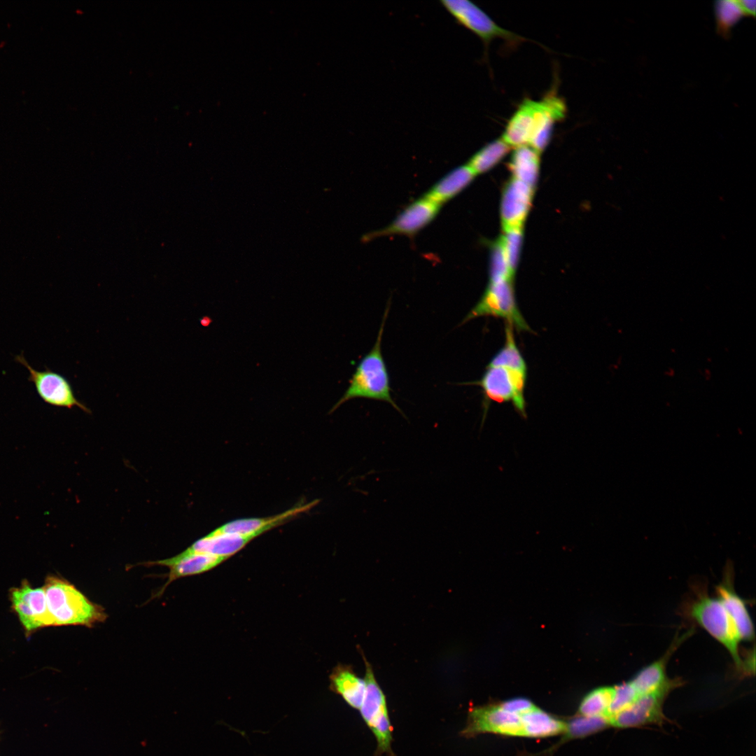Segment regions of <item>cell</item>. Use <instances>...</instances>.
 Wrapping results in <instances>:
<instances>
[{"instance_id": "1", "label": "cell", "mask_w": 756, "mask_h": 756, "mask_svg": "<svg viewBox=\"0 0 756 756\" xmlns=\"http://www.w3.org/2000/svg\"><path fill=\"white\" fill-rule=\"evenodd\" d=\"M566 112L565 101L554 91L540 100L526 97L510 118L501 138L511 148L529 146L540 153Z\"/></svg>"}, {"instance_id": "2", "label": "cell", "mask_w": 756, "mask_h": 756, "mask_svg": "<svg viewBox=\"0 0 756 756\" xmlns=\"http://www.w3.org/2000/svg\"><path fill=\"white\" fill-rule=\"evenodd\" d=\"M388 311L389 303L385 309L374 346L358 363L347 389L330 413L349 400L365 398L387 402L405 417L391 395L389 374L382 353V336Z\"/></svg>"}, {"instance_id": "3", "label": "cell", "mask_w": 756, "mask_h": 756, "mask_svg": "<svg viewBox=\"0 0 756 756\" xmlns=\"http://www.w3.org/2000/svg\"><path fill=\"white\" fill-rule=\"evenodd\" d=\"M53 626L83 625L92 627L104 622L107 615L100 605L92 603L66 580L50 575L43 587Z\"/></svg>"}, {"instance_id": "4", "label": "cell", "mask_w": 756, "mask_h": 756, "mask_svg": "<svg viewBox=\"0 0 756 756\" xmlns=\"http://www.w3.org/2000/svg\"><path fill=\"white\" fill-rule=\"evenodd\" d=\"M689 616L716 639L729 652L736 667L748 674L738 645L741 640L733 620L718 598H710L705 590H698L689 606Z\"/></svg>"}, {"instance_id": "5", "label": "cell", "mask_w": 756, "mask_h": 756, "mask_svg": "<svg viewBox=\"0 0 756 756\" xmlns=\"http://www.w3.org/2000/svg\"><path fill=\"white\" fill-rule=\"evenodd\" d=\"M527 380V368H519L505 365H491L486 367L481 379L471 383L481 387L487 404L511 402L515 410L526 416L524 390Z\"/></svg>"}, {"instance_id": "6", "label": "cell", "mask_w": 756, "mask_h": 756, "mask_svg": "<svg viewBox=\"0 0 756 756\" xmlns=\"http://www.w3.org/2000/svg\"><path fill=\"white\" fill-rule=\"evenodd\" d=\"M366 690L360 708L361 717L377 741L376 755L395 756L392 750L393 727L385 694L379 687L370 664L364 657Z\"/></svg>"}, {"instance_id": "7", "label": "cell", "mask_w": 756, "mask_h": 756, "mask_svg": "<svg viewBox=\"0 0 756 756\" xmlns=\"http://www.w3.org/2000/svg\"><path fill=\"white\" fill-rule=\"evenodd\" d=\"M481 316L501 318L519 332L531 331L517 306L512 279L489 281L481 298L461 324Z\"/></svg>"}, {"instance_id": "8", "label": "cell", "mask_w": 756, "mask_h": 756, "mask_svg": "<svg viewBox=\"0 0 756 756\" xmlns=\"http://www.w3.org/2000/svg\"><path fill=\"white\" fill-rule=\"evenodd\" d=\"M442 7L456 23L478 36L487 49L491 41L500 38L515 46L525 41L521 36L497 24L477 5L468 0H442Z\"/></svg>"}, {"instance_id": "9", "label": "cell", "mask_w": 756, "mask_h": 756, "mask_svg": "<svg viewBox=\"0 0 756 756\" xmlns=\"http://www.w3.org/2000/svg\"><path fill=\"white\" fill-rule=\"evenodd\" d=\"M682 685L678 678L654 692L642 694L624 710L608 719L610 725L618 728L636 727L648 724H661L666 718L663 713V704L668 694Z\"/></svg>"}, {"instance_id": "10", "label": "cell", "mask_w": 756, "mask_h": 756, "mask_svg": "<svg viewBox=\"0 0 756 756\" xmlns=\"http://www.w3.org/2000/svg\"><path fill=\"white\" fill-rule=\"evenodd\" d=\"M9 598L11 608L27 634L53 626L43 587L34 588L24 580L19 587L10 589Z\"/></svg>"}, {"instance_id": "11", "label": "cell", "mask_w": 756, "mask_h": 756, "mask_svg": "<svg viewBox=\"0 0 756 756\" xmlns=\"http://www.w3.org/2000/svg\"><path fill=\"white\" fill-rule=\"evenodd\" d=\"M15 360L27 369L28 380L34 384L37 394L44 402L69 409L78 407L84 412L91 413L90 410L76 398L71 385L64 376L49 369L35 370L22 354L17 356Z\"/></svg>"}, {"instance_id": "12", "label": "cell", "mask_w": 756, "mask_h": 756, "mask_svg": "<svg viewBox=\"0 0 756 756\" xmlns=\"http://www.w3.org/2000/svg\"><path fill=\"white\" fill-rule=\"evenodd\" d=\"M524 736L522 715L504 710L500 705L477 707L468 713L465 727L461 732L465 737L482 733Z\"/></svg>"}, {"instance_id": "13", "label": "cell", "mask_w": 756, "mask_h": 756, "mask_svg": "<svg viewBox=\"0 0 756 756\" xmlns=\"http://www.w3.org/2000/svg\"><path fill=\"white\" fill-rule=\"evenodd\" d=\"M440 207L423 196L405 207L389 225L364 235V241L394 234L414 236L436 217Z\"/></svg>"}, {"instance_id": "14", "label": "cell", "mask_w": 756, "mask_h": 756, "mask_svg": "<svg viewBox=\"0 0 756 756\" xmlns=\"http://www.w3.org/2000/svg\"><path fill=\"white\" fill-rule=\"evenodd\" d=\"M225 559H227L186 549L173 557L163 560L148 561L144 564L164 566L169 568L168 580L159 593L162 594L166 587L175 580L208 571Z\"/></svg>"}, {"instance_id": "15", "label": "cell", "mask_w": 756, "mask_h": 756, "mask_svg": "<svg viewBox=\"0 0 756 756\" xmlns=\"http://www.w3.org/2000/svg\"><path fill=\"white\" fill-rule=\"evenodd\" d=\"M318 501V500H314L272 517L233 520L220 526L214 531L237 534L254 539L260 534L284 524L301 513L307 512L314 507Z\"/></svg>"}, {"instance_id": "16", "label": "cell", "mask_w": 756, "mask_h": 756, "mask_svg": "<svg viewBox=\"0 0 756 756\" xmlns=\"http://www.w3.org/2000/svg\"><path fill=\"white\" fill-rule=\"evenodd\" d=\"M532 190V187L515 178L506 186L500 206L504 230L521 227L531 205Z\"/></svg>"}, {"instance_id": "17", "label": "cell", "mask_w": 756, "mask_h": 756, "mask_svg": "<svg viewBox=\"0 0 756 756\" xmlns=\"http://www.w3.org/2000/svg\"><path fill=\"white\" fill-rule=\"evenodd\" d=\"M727 577V580L716 588L718 598L733 620L741 640H751L754 638V628L745 601L735 592L729 578Z\"/></svg>"}, {"instance_id": "18", "label": "cell", "mask_w": 756, "mask_h": 756, "mask_svg": "<svg viewBox=\"0 0 756 756\" xmlns=\"http://www.w3.org/2000/svg\"><path fill=\"white\" fill-rule=\"evenodd\" d=\"M475 175L467 164L459 166L434 184L424 197L442 206L466 188Z\"/></svg>"}, {"instance_id": "19", "label": "cell", "mask_w": 756, "mask_h": 756, "mask_svg": "<svg viewBox=\"0 0 756 756\" xmlns=\"http://www.w3.org/2000/svg\"><path fill=\"white\" fill-rule=\"evenodd\" d=\"M330 689L340 695L351 708L360 709L366 690L365 679L358 677L349 666H337L330 676Z\"/></svg>"}, {"instance_id": "20", "label": "cell", "mask_w": 756, "mask_h": 756, "mask_svg": "<svg viewBox=\"0 0 756 756\" xmlns=\"http://www.w3.org/2000/svg\"><path fill=\"white\" fill-rule=\"evenodd\" d=\"M253 539L251 537L213 531L195 542L188 550L227 559Z\"/></svg>"}, {"instance_id": "21", "label": "cell", "mask_w": 756, "mask_h": 756, "mask_svg": "<svg viewBox=\"0 0 756 756\" xmlns=\"http://www.w3.org/2000/svg\"><path fill=\"white\" fill-rule=\"evenodd\" d=\"M676 649L671 645L659 659L640 669L630 680L638 695L654 692L670 682L666 674V663Z\"/></svg>"}, {"instance_id": "22", "label": "cell", "mask_w": 756, "mask_h": 756, "mask_svg": "<svg viewBox=\"0 0 756 756\" xmlns=\"http://www.w3.org/2000/svg\"><path fill=\"white\" fill-rule=\"evenodd\" d=\"M540 153L529 146L514 148L510 161V169L514 178L529 186L535 185L538 170Z\"/></svg>"}, {"instance_id": "23", "label": "cell", "mask_w": 756, "mask_h": 756, "mask_svg": "<svg viewBox=\"0 0 756 756\" xmlns=\"http://www.w3.org/2000/svg\"><path fill=\"white\" fill-rule=\"evenodd\" d=\"M524 736L545 737L566 731V724L535 707L522 714Z\"/></svg>"}, {"instance_id": "24", "label": "cell", "mask_w": 756, "mask_h": 756, "mask_svg": "<svg viewBox=\"0 0 756 756\" xmlns=\"http://www.w3.org/2000/svg\"><path fill=\"white\" fill-rule=\"evenodd\" d=\"M511 147L500 137L491 141L477 150L467 164L475 174H482L498 164L510 151Z\"/></svg>"}, {"instance_id": "25", "label": "cell", "mask_w": 756, "mask_h": 756, "mask_svg": "<svg viewBox=\"0 0 756 756\" xmlns=\"http://www.w3.org/2000/svg\"><path fill=\"white\" fill-rule=\"evenodd\" d=\"M612 695V687H603L595 689L582 699L579 711L585 717L607 718L608 708Z\"/></svg>"}, {"instance_id": "26", "label": "cell", "mask_w": 756, "mask_h": 756, "mask_svg": "<svg viewBox=\"0 0 756 756\" xmlns=\"http://www.w3.org/2000/svg\"><path fill=\"white\" fill-rule=\"evenodd\" d=\"M715 8L718 32L727 37L731 29L744 14L736 0L719 1Z\"/></svg>"}, {"instance_id": "27", "label": "cell", "mask_w": 756, "mask_h": 756, "mask_svg": "<svg viewBox=\"0 0 756 756\" xmlns=\"http://www.w3.org/2000/svg\"><path fill=\"white\" fill-rule=\"evenodd\" d=\"M610 726L607 718L598 717H578L566 724V738H578L587 736L597 732Z\"/></svg>"}, {"instance_id": "28", "label": "cell", "mask_w": 756, "mask_h": 756, "mask_svg": "<svg viewBox=\"0 0 756 756\" xmlns=\"http://www.w3.org/2000/svg\"><path fill=\"white\" fill-rule=\"evenodd\" d=\"M638 696L640 695L630 681L613 687L612 699L608 710V720L629 707Z\"/></svg>"}, {"instance_id": "29", "label": "cell", "mask_w": 756, "mask_h": 756, "mask_svg": "<svg viewBox=\"0 0 756 756\" xmlns=\"http://www.w3.org/2000/svg\"><path fill=\"white\" fill-rule=\"evenodd\" d=\"M513 274L514 272L509 265L503 248L499 241L492 249L489 281L512 279Z\"/></svg>"}, {"instance_id": "30", "label": "cell", "mask_w": 756, "mask_h": 756, "mask_svg": "<svg viewBox=\"0 0 756 756\" xmlns=\"http://www.w3.org/2000/svg\"><path fill=\"white\" fill-rule=\"evenodd\" d=\"M505 234L500 240L511 270L514 272L519 259L522 241L521 227L504 230Z\"/></svg>"}, {"instance_id": "31", "label": "cell", "mask_w": 756, "mask_h": 756, "mask_svg": "<svg viewBox=\"0 0 756 756\" xmlns=\"http://www.w3.org/2000/svg\"><path fill=\"white\" fill-rule=\"evenodd\" d=\"M499 705L504 710L519 715L526 713L536 707L531 701L524 698L510 699Z\"/></svg>"}, {"instance_id": "32", "label": "cell", "mask_w": 756, "mask_h": 756, "mask_svg": "<svg viewBox=\"0 0 756 756\" xmlns=\"http://www.w3.org/2000/svg\"><path fill=\"white\" fill-rule=\"evenodd\" d=\"M740 7L744 14L748 16H755V0H740L738 1Z\"/></svg>"}]
</instances>
